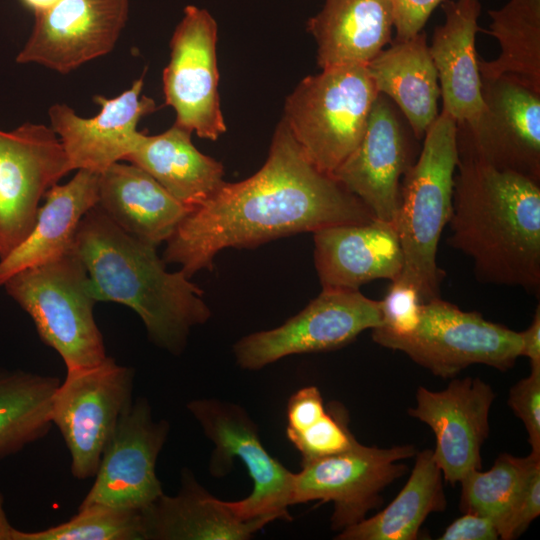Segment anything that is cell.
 Segmentation results:
<instances>
[{
	"instance_id": "cell-1",
	"label": "cell",
	"mask_w": 540,
	"mask_h": 540,
	"mask_svg": "<svg viewBox=\"0 0 540 540\" xmlns=\"http://www.w3.org/2000/svg\"><path fill=\"white\" fill-rule=\"evenodd\" d=\"M374 218L355 195L308 159L281 119L263 166L243 181L225 182L192 209L166 241L163 260L180 265L190 278L212 269L215 256L225 248L255 247Z\"/></svg>"
},
{
	"instance_id": "cell-2",
	"label": "cell",
	"mask_w": 540,
	"mask_h": 540,
	"mask_svg": "<svg viewBox=\"0 0 540 540\" xmlns=\"http://www.w3.org/2000/svg\"><path fill=\"white\" fill-rule=\"evenodd\" d=\"M448 225L479 281L539 291L540 182L458 159Z\"/></svg>"
},
{
	"instance_id": "cell-3",
	"label": "cell",
	"mask_w": 540,
	"mask_h": 540,
	"mask_svg": "<svg viewBox=\"0 0 540 540\" xmlns=\"http://www.w3.org/2000/svg\"><path fill=\"white\" fill-rule=\"evenodd\" d=\"M73 250L95 300L132 309L149 339L172 354H180L191 329L211 315L202 290L182 270L167 271L156 246L123 231L97 206L82 219Z\"/></svg>"
},
{
	"instance_id": "cell-4",
	"label": "cell",
	"mask_w": 540,
	"mask_h": 540,
	"mask_svg": "<svg viewBox=\"0 0 540 540\" xmlns=\"http://www.w3.org/2000/svg\"><path fill=\"white\" fill-rule=\"evenodd\" d=\"M456 136L457 122L441 110L401 185L396 227L404 266L399 277L417 288L423 302L440 297L444 277L436 256L452 212L458 164Z\"/></svg>"
},
{
	"instance_id": "cell-5",
	"label": "cell",
	"mask_w": 540,
	"mask_h": 540,
	"mask_svg": "<svg viewBox=\"0 0 540 540\" xmlns=\"http://www.w3.org/2000/svg\"><path fill=\"white\" fill-rule=\"evenodd\" d=\"M378 94L367 64L321 69L287 96L282 120L308 159L332 175L362 139Z\"/></svg>"
},
{
	"instance_id": "cell-6",
	"label": "cell",
	"mask_w": 540,
	"mask_h": 540,
	"mask_svg": "<svg viewBox=\"0 0 540 540\" xmlns=\"http://www.w3.org/2000/svg\"><path fill=\"white\" fill-rule=\"evenodd\" d=\"M2 286L30 316L42 342L61 356L67 370L91 367L107 357L94 317L97 301L74 250L21 270Z\"/></svg>"
},
{
	"instance_id": "cell-7",
	"label": "cell",
	"mask_w": 540,
	"mask_h": 540,
	"mask_svg": "<svg viewBox=\"0 0 540 540\" xmlns=\"http://www.w3.org/2000/svg\"><path fill=\"white\" fill-rule=\"evenodd\" d=\"M375 343L405 353L413 362L440 378H453L472 364L500 371L520 357V332L486 320L481 313L464 311L436 297L421 305L416 328L407 335L372 329Z\"/></svg>"
},
{
	"instance_id": "cell-8",
	"label": "cell",
	"mask_w": 540,
	"mask_h": 540,
	"mask_svg": "<svg viewBox=\"0 0 540 540\" xmlns=\"http://www.w3.org/2000/svg\"><path fill=\"white\" fill-rule=\"evenodd\" d=\"M135 372L107 356L101 363L67 370L51 404V421L61 433L77 480L95 476L122 416L133 403Z\"/></svg>"
},
{
	"instance_id": "cell-9",
	"label": "cell",
	"mask_w": 540,
	"mask_h": 540,
	"mask_svg": "<svg viewBox=\"0 0 540 540\" xmlns=\"http://www.w3.org/2000/svg\"><path fill=\"white\" fill-rule=\"evenodd\" d=\"M484 112L457 124L458 159L540 182V91L514 75L481 77Z\"/></svg>"
},
{
	"instance_id": "cell-10",
	"label": "cell",
	"mask_w": 540,
	"mask_h": 540,
	"mask_svg": "<svg viewBox=\"0 0 540 540\" xmlns=\"http://www.w3.org/2000/svg\"><path fill=\"white\" fill-rule=\"evenodd\" d=\"M187 409L214 443L211 473L218 477L227 474L237 458L253 482L249 496L228 502L232 511L243 520H289L294 473L267 452L247 412L236 404L216 399L192 400Z\"/></svg>"
},
{
	"instance_id": "cell-11",
	"label": "cell",
	"mask_w": 540,
	"mask_h": 540,
	"mask_svg": "<svg viewBox=\"0 0 540 540\" xmlns=\"http://www.w3.org/2000/svg\"><path fill=\"white\" fill-rule=\"evenodd\" d=\"M382 325L380 300L359 289L322 287L302 311L274 329L256 332L234 345L238 365L257 370L285 356L331 351Z\"/></svg>"
},
{
	"instance_id": "cell-12",
	"label": "cell",
	"mask_w": 540,
	"mask_h": 540,
	"mask_svg": "<svg viewBox=\"0 0 540 540\" xmlns=\"http://www.w3.org/2000/svg\"><path fill=\"white\" fill-rule=\"evenodd\" d=\"M416 453L413 445L380 448L357 442L344 452L302 463L293 477L292 505L332 502L331 528L343 530L380 507L381 492L406 474L400 461Z\"/></svg>"
},
{
	"instance_id": "cell-13",
	"label": "cell",
	"mask_w": 540,
	"mask_h": 540,
	"mask_svg": "<svg viewBox=\"0 0 540 540\" xmlns=\"http://www.w3.org/2000/svg\"><path fill=\"white\" fill-rule=\"evenodd\" d=\"M218 26L211 13L187 5L170 40V59L162 74L165 104L176 125L215 141L227 130L218 93Z\"/></svg>"
},
{
	"instance_id": "cell-14",
	"label": "cell",
	"mask_w": 540,
	"mask_h": 540,
	"mask_svg": "<svg viewBox=\"0 0 540 540\" xmlns=\"http://www.w3.org/2000/svg\"><path fill=\"white\" fill-rule=\"evenodd\" d=\"M71 171L50 126L26 122L0 130V259L28 236L40 200Z\"/></svg>"
},
{
	"instance_id": "cell-15",
	"label": "cell",
	"mask_w": 540,
	"mask_h": 540,
	"mask_svg": "<svg viewBox=\"0 0 540 540\" xmlns=\"http://www.w3.org/2000/svg\"><path fill=\"white\" fill-rule=\"evenodd\" d=\"M130 0H58L34 15L16 62L67 74L110 53L128 20Z\"/></svg>"
},
{
	"instance_id": "cell-16",
	"label": "cell",
	"mask_w": 540,
	"mask_h": 540,
	"mask_svg": "<svg viewBox=\"0 0 540 540\" xmlns=\"http://www.w3.org/2000/svg\"><path fill=\"white\" fill-rule=\"evenodd\" d=\"M166 420H154L150 403L137 398L122 416L81 506L106 504L143 510L162 494L156 463L169 434Z\"/></svg>"
},
{
	"instance_id": "cell-17",
	"label": "cell",
	"mask_w": 540,
	"mask_h": 540,
	"mask_svg": "<svg viewBox=\"0 0 540 540\" xmlns=\"http://www.w3.org/2000/svg\"><path fill=\"white\" fill-rule=\"evenodd\" d=\"M494 398L491 386L477 377L453 379L440 391L418 387L416 405L407 413L433 431V457L446 482L459 483L469 472L481 469Z\"/></svg>"
},
{
	"instance_id": "cell-18",
	"label": "cell",
	"mask_w": 540,
	"mask_h": 540,
	"mask_svg": "<svg viewBox=\"0 0 540 540\" xmlns=\"http://www.w3.org/2000/svg\"><path fill=\"white\" fill-rule=\"evenodd\" d=\"M413 163L407 135L392 103L379 93L362 139L331 176L375 218L396 223L401 180Z\"/></svg>"
},
{
	"instance_id": "cell-19",
	"label": "cell",
	"mask_w": 540,
	"mask_h": 540,
	"mask_svg": "<svg viewBox=\"0 0 540 540\" xmlns=\"http://www.w3.org/2000/svg\"><path fill=\"white\" fill-rule=\"evenodd\" d=\"M143 76L113 98L95 96L97 115L84 118L66 104L49 108L50 127L58 136L71 170L101 173L124 161L140 131L139 121L157 110L155 101L142 94Z\"/></svg>"
},
{
	"instance_id": "cell-20",
	"label": "cell",
	"mask_w": 540,
	"mask_h": 540,
	"mask_svg": "<svg viewBox=\"0 0 540 540\" xmlns=\"http://www.w3.org/2000/svg\"><path fill=\"white\" fill-rule=\"evenodd\" d=\"M314 261L322 287L359 289L377 279L396 280L404 259L396 223L377 218L314 232Z\"/></svg>"
},
{
	"instance_id": "cell-21",
	"label": "cell",
	"mask_w": 540,
	"mask_h": 540,
	"mask_svg": "<svg viewBox=\"0 0 540 540\" xmlns=\"http://www.w3.org/2000/svg\"><path fill=\"white\" fill-rule=\"evenodd\" d=\"M443 1L445 22L435 28L429 45L437 70L442 110L457 124L471 125L485 109L475 49L481 3L479 0Z\"/></svg>"
},
{
	"instance_id": "cell-22",
	"label": "cell",
	"mask_w": 540,
	"mask_h": 540,
	"mask_svg": "<svg viewBox=\"0 0 540 540\" xmlns=\"http://www.w3.org/2000/svg\"><path fill=\"white\" fill-rule=\"evenodd\" d=\"M126 233L158 246L192 210L142 168L116 162L99 174L96 205Z\"/></svg>"
},
{
	"instance_id": "cell-23",
	"label": "cell",
	"mask_w": 540,
	"mask_h": 540,
	"mask_svg": "<svg viewBox=\"0 0 540 540\" xmlns=\"http://www.w3.org/2000/svg\"><path fill=\"white\" fill-rule=\"evenodd\" d=\"M145 540H245L272 520H243L203 488L189 469L181 472L180 489L164 493L141 510Z\"/></svg>"
},
{
	"instance_id": "cell-24",
	"label": "cell",
	"mask_w": 540,
	"mask_h": 540,
	"mask_svg": "<svg viewBox=\"0 0 540 540\" xmlns=\"http://www.w3.org/2000/svg\"><path fill=\"white\" fill-rule=\"evenodd\" d=\"M65 184H55L44 195L28 236L0 259V286L17 272L39 266L71 252L84 216L98 202L99 173L76 170Z\"/></svg>"
},
{
	"instance_id": "cell-25",
	"label": "cell",
	"mask_w": 540,
	"mask_h": 540,
	"mask_svg": "<svg viewBox=\"0 0 540 540\" xmlns=\"http://www.w3.org/2000/svg\"><path fill=\"white\" fill-rule=\"evenodd\" d=\"M393 28L390 0H324L307 21L321 69L368 64L392 42Z\"/></svg>"
},
{
	"instance_id": "cell-26",
	"label": "cell",
	"mask_w": 540,
	"mask_h": 540,
	"mask_svg": "<svg viewBox=\"0 0 540 540\" xmlns=\"http://www.w3.org/2000/svg\"><path fill=\"white\" fill-rule=\"evenodd\" d=\"M191 134L176 124L157 135L140 132L124 161L145 170L174 198L194 209L214 196L226 181L223 165L201 153Z\"/></svg>"
},
{
	"instance_id": "cell-27",
	"label": "cell",
	"mask_w": 540,
	"mask_h": 540,
	"mask_svg": "<svg viewBox=\"0 0 540 540\" xmlns=\"http://www.w3.org/2000/svg\"><path fill=\"white\" fill-rule=\"evenodd\" d=\"M367 68L378 92L398 106L415 137L424 138L439 115L441 96L426 33L422 30L407 39L395 38Z\"/></svg>"
},
{
	"instance_id": "cell-28",
	"label": "cell",
	"mask_w": 540,
	"mask_h": 540,
	"mask_svg": "<svg viewBox=\"0 0 540 540\" xmlns=\"http://www.w3.org/2000/svg\"><path fill=\"white\" fill-rule=\"evenodd\" d=\"M443 475L431 449L416 453L410 477L395 499L372 517L337 535L339 540H415L431 513L444 512Z\"/></svg>"
},
{
	"instance_id": "cell-29",
	"label": "cell",
	"mask_w": 540,
	"mask_h": 540,
	"mask_svg": "<svg viewBox=\"0 0 540 540\" xmlns=\"http://www.w3.org/2000/svg\"><path fill=\"white\" fill-rule=\"evenodd\" d=\"M59 384L54 376L0 369V460L48 434Z\"/></svg>"
},
{
	"instance_id": "cell-30",
	"label": "cell",
	"mask_w": 540,
	"mask_h": 540,
	"mask_svg": "<svg viewBox=\"0 0 540 540\" xmlns=\"http://www.w3.org/2000/svg\"><path fill=\"white\" fill-rule=\"evenodd\" d=\"M488 13L501 50L492 61L478 60L481 77L514 75L540 91V0H509Z\"/></svg>"
},
{
	"instance_id": "cell-31",
	"label": "cell",
	"mask_w": 540,
	"mask_h": 540,
	"mask_svg": "<svg viewBox=\"0 0 540 540\" xmlns=\"http://www.w3.org/2000/svg\"><path fill=\"white\" fill-rule=\"evenodd\" d=\"M540 455L516 457L503 453L493 466L473 470L461 481L460 510L489 517L498 532L511 512L533 463ZM500 536V535H499Z\"/></svg>"
},
{
	"instance_id": "cell-32",
	"label": "cell",
	"mask_w": 540,
	"mask_h": 540,
	"mask_svg": "<svg viewBox=\"0 0 540 540\" xmlns=\"http://www.w3.org/2000/svg\"><path fill=\"white\" fill-rule=\"evenodd\" d=\"M13 540H145L141 510L106 504L78 507L66 522L39 531L15 528Z\"/></svg>"
},
{
	"instance_id": "cell-33",
	"label": "cell",
	"mask_w": 540,
	"mask_h": 540,
	"mask_svg": "<svg viewBox=\"0 0 540 540\" xmlns=\"http://www.w3.org/2000/svg\"><path fill=\"white\" fill-rule=\"evenodd\" d=\"M348 423L346 409L338 402H331L315 423L299 432L286 431V435L301 454L302 464L352 448L358 441Z\"/></svg>"
},
{
	"instance_id": "cell-34",
	"label": "cell",
	"mask_w": 540,
	"mask_h": 540,
	"mask_svg": "<svg viewBox=\"0 0 540 540\" xmlns=\"http://www.w3.org/2000/svg\"><path fill=\"white\" fill-rule=\"evenodd\" d=\"M423 301L417 288L398 277L380 300L382 325L380 328L393 335H407L418 325Z\"/></svg>"
},
{
	"instance_id": "cell-35",
	"label": "cell",
	"mask_w": 540,
	"mask_h": 540,
	"mask_svg": "<svg viewBox=\"0 0 540 540\" xmlns=\"http://www.w3.org/2000/svg\"><path fill=\"white\" fill-rule=\"evenodd\" d=\"M508 405L525 426L531 453L540 455V367L511 387Z\"/></svg>"
},
{
	"instance_id": "cell-36",
	"label": "cell",
	"mask_w": 540,
	"mask_h": 540,
	"mask_svg": "<svg viewBox=\"0 0 540 540\" xmlns=\"http://www.w3.org/2000/svg\"><path fill=\"white\" fill-rule=\"evenodd\" d=\"M540 514V459L536 460L499 535L503 540L520 536Z\"/></svg>"
},
{
	"instance_id": "cell-37",
	"label": "cell",
	"mask_w": 540,
	"mask_h": 540,
	"mask_svg": "<svg viewBox=\"0 0 540 540\" xmlns=\"http://www.w3.org/2000/svg\"><path fill=\"white\" fill-rule=\"evenodd\" d=\"M326 412L323 398L316 386H307L296 391L287 404V428L299 432L319 420Z\"/></svg>"
},
{
	"instance_id": "cell-38",
	"label": "cell",
	"mask_w": 540,
	"mask_h": 540,
	"mask_svg": "<svg viewBox=\"0 0 540 540\" xmlns=\"http://www.w3.org/2000/svg\"><path fill=\"white\" fill-rule=\"evenodd\" d=\"M443 0H390L396 39H407L423 30Z\"/></svg>"
},
{
	"instance_id": "cell-39",
	"label": "cell",
	"mask_w": 540,
	"mask_h": 540,
	"mask_svg": "<svg viewBox=\"0 0 540 540\" xmlns=\"http://www.w3.org/2000/svg\"><path fill=\"white\" fill-rule=\"evenodd\" d=\"M499 538L498 529L489 517L469 512L455 519L438 537L440 540H496Z\"/></svg>"
},
{
	"instance_id": "cell-40",
	"label": "cell",
	"mask_w": 540,
	"mask_h": 540,
	"mask_svg": "<svg viewBox=\"0 0 540 540\" xmlns=\"http://www.w3.org/2000/svg\"><path fill=\"white\" fill-rule=\"evenodd\" d=\"M522 346L520 356L530 360L531 367H540V307L536 308L530 326L520 332Z\"/></svg>"
},
{
	"instance_id": "cell-41",
	"label": "cell",
	"mask_w": 540,
	"mask_h": 540,
	"mask_svg": "<svg viewBox=\"0 0 540 540\" xmlns=\"http://www.w3.org/2000/svg\"><path fill=\"white\" fill-rule=\"evenodd\" d=\"M14 531L15 527L6 514L4 495L0 491V540H13Z\"/></svg>"
},
{
	"instance_id": "cell-42",
	"label": "cell",
	"mask_w": 540,
	"mask_h": 540,
	"mask_svg": "<svg viewBox=\"0 0 540 540\" xmlns=\"http://www.w3.org/2000/svg\"><path fill=\"white\" fill-rule=\"evenodd\" d=\"M58 0H20L21 4L33 15L46 11L53 6Z\"/></svg>"
}]
</instances>
